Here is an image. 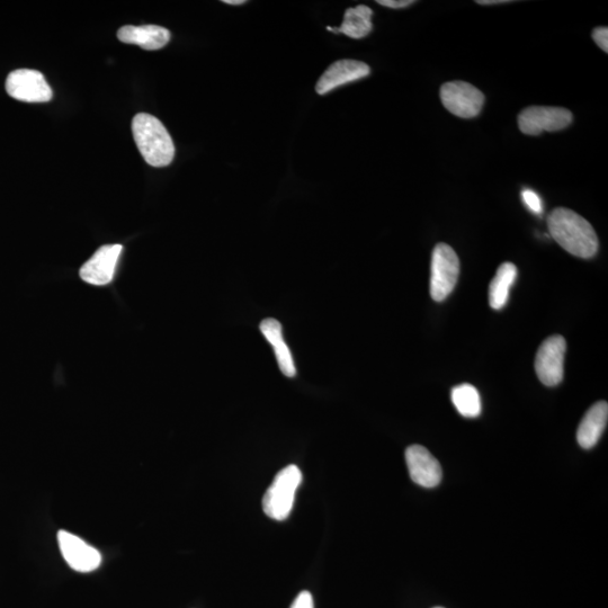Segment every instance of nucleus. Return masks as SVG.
I'll return each mask as SVG.
<instances>
[{
	"mask_svg": "<svg viewBox=\"0 0 608 608\" xmlns=\"http://www.w3.org/2000/svg\"><path fill=\"white\" fill-rule=\"evenodd\" d=\"M302 482L297 466L282 469L274 478L263 498L264 513L275 521H284L292 512L295 494Z\"/></svg>",
	"mask_w": 608,
	"mask_h": 608,
	"instance_id": "7ed1b4c3",
	"label": "nucleus"
},
{
	"mask_svg": "<svg viewBox=\"0 0 608 608\" xmlns=\"http://www.w3.org/2000/svg\"><path fill=\"white\" fill-rule=\"evenodd\" d=\"M435 608H443V607H435Z\"/></svg>",
	"mask_w": 608,
	"mask_h": 608,
	"instance_id": "393cba45",
	"label": "nucleus"
},
{
	"mask_svg": "<svg viewBox=\"0 0 608 608\" xmlns=\"http://www.w3.org/2000/svg\"><path fill=\"white\" fill-rule=\"evenodd\" d=\"M517 277V268L513 263H504L489 286V304L495 310L503 309L509 298L513 284Z\"/></svg>",
	"mask_w": 608,
	"mask_h": 608,
	"instance_id": "f3484780",
	"label": "nucleus"
},
{
	"mask_svg": "<svg viewBox=\"0 0 608 608\" xmlns=\"http://www.w3.org/2000/svg\"><path fill=\"white\" fill-rule=\"evenodd\" d=\"M608 419V405L606 401H599L590 408L578 428L577 441L583 449L594 447L602 437Z\"/></svg>",
	"mask_w": 608,
	"mask_h": 608,
	"instance_id": "4468645a",
	"label": "nucleus"
},
{
	"mask_svg": "<svg viewBox=\"0 0 608 608\" xmlns=\"http://www.w3.org/2000/svg\"><path fill=\"white\" fill-rule=\"evenodd\" d=\"M572 113L562 107L531 106L518 115V127L527 136H539L544 131L556 132L569 127Z\"/></svg>",
	"mask_w": 608,
	"mask_h": 608,
	"instance_id": "423d86ee",
	"label": "nucleus"
},
{
	"mask_svg": "<svg viewBox=\"0 0 608 608\" xmlns=\"http://www.w3.org/2000/svg\"><path fill=\"white\" fill-rule=\"evenodd\" d=\"M372 15L373 11L370 7L359 5L354 8H348L344 16V22L336 33H343L352 39H363L368 37L372 32ZM329 31H335L333 28H328Z\"/></svg>",
	"mask_w": 608,
	"mask_h": 608,
	"instance_id": "dca6fc26",
	"label": "nucleus"
},
{
	"mask_svg": "<svg viewBox=\"0 0 608 608\" xmlns=\"http://www.w3.org/2000/svg\"><path fill=\"white\" fill-rule=\"evenodd\" d=\"M223 3L228 5H244L246 2L245 0H225Z\"/></svg>",
	"mask_w": 608,
	"mask_h": 608,
	"instance_id": "b1692460",
	"label": "nucleus"
},
{
	"mask_svg": "<svg viewBox=\"0 0 608 608\" xmlns=\"http://www.w3.org/2000/svg\"><path fill=\"white\" fill-rule=\"evenodd\" d=\"M134 141L146 163L152 167L171 165L175 146L171 134L154 115L139 113L132 121Z\"/></svg>",
	"mask_w": 608,
	"mask_h": 608,
	"instance_id": "f03ea898",
	"label": "nucleus"
},
{
	"mask_svg": "<svg viewBox=\"0 0 608 608\" xmlns=\"http://www.w3.org/2000/svg\"><path fill=\"white\" fill-rule=\"evenodd\" d=\"M431 297L444 301L453 292L460 275V261L454 249L438 244L432 254Z\"/></svg>",
	"mask_w": 608,
	"mask_h": 608,
	"instance_id": "20e7f679",
	"label": "nucleus"
},
{
	"mask_svg": "<svg viewBox=\"0 0 608 608\" xmlns=\"http://www.w3.org/2000/svg\"><path fill=\"white\" fill-rule=\"evenodd\" d=\"M593 39L597 46L605 53L608 52V29L606 26H601L593 31Z\"/></svg>",
	"mask_w": 608,
	"mask_h": 608,
	"instance_id": "aec40b11",
	"label": "nucleus"
},
{
	"mask_svg": "<svg viewBox=\"0 0 608 608\" xmlns=\"http://www.w3.org/2000/svg\"><path fill=\"white\" fill-rule=\"evenodd\" d=\"M370 73V67L362 61L351 59L336 61L335 64L330 66L323 76L319 78L316 85V92L319 95H325L345 84L368 77Z\"/></svg>",
	"mask_w": 608,
	"mask_h": 608,
	"instance_id": "f8f14e48",
	"label": "nucleus"
},
{
	"mask_svg": "<svg viewBox=\"0 0 608 608\" xmlns=\"http://www.w3.org/2000/svg\"><path fill=\"white\" fill-rule=\"evenodd\" d=\"M479 5H497V4H507L511 2H507V0H479L477 2Z\"/></svg>",
	"mask_w": 608,
	"mask_h": 608,
	"instance_id": "5701e85b",
	"label": "nucleus"
},
{
	"mask_svg": "<svg viewBox=\"0 0 608 608\" xmlns=\"http://www.w3.org/2000/svg\"><path fill=\"white\" fill-rule=\"evenodd\" d=\"M123 246L106 245L80 268V277L88 284L103 286L110 284L118 268Z\"/></svg>",
	"mask_w": 608,
	"mask_h": 608,
	"instance_id": "1a4fd4ad",
	"label": "nucleus"
},
{
	"mask_svg": "<svg viewBox=\"0 0 608 608\" xmlns=\"http://www.w3.org/2000/svg\"><path fill=\"white\" fill-rule=\"evenodd\" d=\"M453 405L466 418H476L481 414L479 391L469 383L460 384L451 393Z\"/></svg>",
	"mask_w": 608,
	"mask_h": 608,
	"instance_id": "a211bd4d",
	"label": "nucleus"
},
{
	"mask_svg": "<svg viewBox=\"0 0 608 608\" xmlns=\"http://www.w3.org/2000/svg\"><path fill=\"white\" fill-rule=\"evenodd\" d=\"M58 543L62 556L71 569L78 572H92L101 566V553L79 536L67 531H60Z\"/></svg>",
	"mask_w": 608,
	"mask_h": 608,
	"instance_id": "9d476101",
	"label": "nucleus"
},
{
	"mask_svg": "<svg viewBox=\"0 0 608 608\" xmlns=\"http://www.w3.org/2000/svg\"><path fill=\"white\" fill-rule=\"evenodd\" d=\"M566 339L551 336L541 344L535 359V371L539 380L547 387H556L565 374Z\"/></svg>",
	"mask_w": 608,
	"mask_h": 608,
	"instance_id": "0eeeda50",
	"label": "nucleus"
},
{
	"mask_svg": "<svg viewBox=\"0 0 608 608\" xmlns=\"http://www.w3.org/2000/svg\"><path fill=\"white\" fill-rule=\"evenodd\" d=\"M406 462L411 480L424 488H434L442 481V468L434 456L422 445H411L406 451Z\"/></svg>",
	"mask_w": 608,
	"mask_h": 608,
	"instance_id": "9b49d317",
	"label": "nucleus"
},
{
	"mask_svg": "<svg viewBox=\"0 0 608 608\" xmlns=\"http://www.w3.org/2000/svg\"><path fill=\"white\" fill-rule=\"evenodd\" d=\"M440 96L445 109L462 119L476 118L485 104L484 93L460 80L444 84Z\"/></svg>",
	"mask_w": 608,
	"mask_h": 608,
	"instance_id": "39448f33",
	"label": "nucleus"
},
{
	"mask_svg": "<svg viewBox=\"0 0 608 608\" xmlns=\"http://www.w3.org/2000/svg\"><path fill=\"white\" fill-rule=\"evenodd\" d=\"M291 608H315L314 598L309 592H302L295 598Z\"/></svg>",
	"mask_w": 608,
	"mask_h": 608,
	"instance_id": "412c9836",
	"label": "nucleus"
},
{
	"mask_svg": "<svg viewBox=\"0 0 608 608\" xmlns=\"http://www.w3.org/2000/svg\"><path fill=\"white\" fill-rule=\"evenodd\" d=\"M550 235L571 255L592 258L597 254L598 238L592 225L575 211L554 209L548 219Z\"/></svg>",
	"mask_w": 608,
	"mask_h": 608,
	"instance_id": "f257e3e1",
	"label": "nucleus"
},
{
	"mask_svg": "<svg viewBox=\"0 0 608 608\" xmlns=\"http://www.w3.org/2000/svg\"><path fill=\"white\" fill-rule=\"evenodd\" d=\"M121 42L136 44L143 50L155 51L163 49L171 40V32L158 25L123 26L118 32Z\"/></svg>",
	"mask_w": 608,
	"mask_h": 608,
	"instance_id": "ddd939ff",
	"label": "nucleus"
},
{
	"mask_svg": "<svg viewBox=\"0 0 608 608\" xmlns=\"http://www.w3.org/2000/svg\"><path fill=\"white\" fill-rule=\"evenodd\" d=\"M522 199L527 208L534 213H541L543 211V204L540 196L534 191L526 189L522 192Z\"/></svg>",
	"mask_w": 608,
	"mask_h": 608,
	"instance_id": "6ab92c4d",
	"label": "nucleus"
},
{
	"mask_svg": "<svg viewBox=\"0 0 608 608\" xmlns=\"http://www.w3.org/2000/svg\"><path fill=\"white\" fill-rule=\"evenodd\" d=\"M261 332L266 341L273 346L276 361L280 366L281 372L285 377L294 378L297 375V368H295L290 348L284 342L282 325L279 321L268 318L263 320Z\"/></svg>",
	"mask_w": 608,
	"mask_h": 608,
	"instance_id": "2eb2a0df",
	"label": "nucleus"
},
{
	"mask_svg": "<svg viewBox=\"0 0 608 608\" xmlns=\"http://www.w3.org/2000/svg\"><path fill=\"white\" fill-rule=\"evenodd\" d=\"M415 2L413 0H378V4L384 7L395 8V10H399V8H405L410 5H413Z\"/></svg>",
	"mask_w": 608,
	"mask_h": 608,
	"instance_id": "4be33fe9",
	"label": "nucleus"
},
{
	"mask_svg": "<svg viewBox=\"0 0 608 608\" xmlns=\"http://www.w3.org/2000/svg\"><path fill=\"white\" fill-rule=\"evenodd\" d=\"M6 91L14 100L25 103H47L53 96L46 78L32 69H19L8 75Z\"/></svg>",
	"mask_w": 608,
	"mask_h": 608,
	"instance_id": "6e6552de",
	"label": "nucleus"
}]
</instances>
